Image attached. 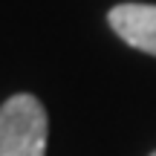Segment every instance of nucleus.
Listing matches in <instances>:
<instances>
[{"label":"nucleus","instance_id":"2","mask_svg":"<svg viewBox=\"0 0 156 156\" xmlns=\"http://www.w3.org/2000/svg\"><path fill=\"white\" fill-rule=\"evenodd\" d=\"M110 26L130 46L156 55V6L122 3L116 9H110Z\"/></svg>","mask_w":156,"mask_h":156},{"label":"nucleus","instance_id":"3","mask_svg":"<svg viewBox=\"0 0 156 156\" xmlns=\"http://www.w3.org/2000/svg\"><path fill=\"white\" fill-rule=\"evenodd\" d=\"M151 156H156V153H151Z\"/></svg>","mask_w":156,"mask_h":156},{"label":"nucleus","instance_id":"1","mask_svg":"<svg viewBox=\"0 0 156 156\" xmlns=\"http://www.w3.org/2000/svg\"><path fill=\"white\" fill-rule=\"evenodd\" d=\"M46 110L35 95H12L0 107V156H44L46 153Z\"/></svg>","mask_w":156,"mask_h":156}]
</instances>
